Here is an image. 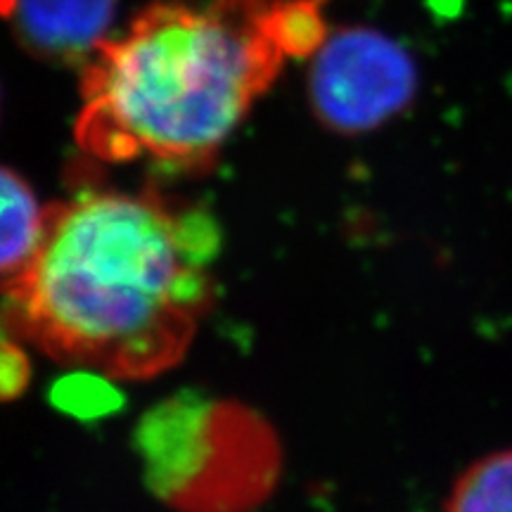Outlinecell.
I'll return each instance as SVG.
<instances>
[{
	"label": "cell",
	"instance_id": "obj_8",
	"mask_svg": "<svg viewBox=\"0 0 512 512\" xmlns=\"http://www.w3.org/2000/svg\"><path fill=\"white\" fill-rule=\"evenodd\" d=\"M31 380L27 351L15 339H0V401H12L24 394Z\"/></svg>",
	"mask_w": 512,
	"mask_h": 512
},
{
	"label": "cell",
	"instance_id": "obj_9",
	"mask_svg": "<svg viewBox=\"0 0 512 512\" xmlns=\"http://www.w3.org/2000/svg\"><path fill=\"white\" fill-rule=\"evenodd\" d=\"M8 5H10V0H0V17H3V12L8 10Z\"/></svg>",
	"mask_w": 512,
	"mask_h": 512
},
{
	"label": "cell",
	"instance_id": "obj_5",
	"mask_svg": "<svg viewBox=\"0 0 512 512\" xmlns=\"http://www.w3.org/2000/svg\"><path fill=\"white\" fill-rule=\"evenodd\" d=\"M114 12L117 0H10L3 17L38 60L86 64L110 38Z\"/></svg>",
	"mask_w": 512,
	"mask_h": 512
},
{
	"label": "cell",
	"instance_id": "obj_7",
	"mask_svg": "<svg viewBox=\"0 0 512 512\" xmlns=\"http://www.w3.org/2000/svg\"><path fill=\"white\" fill-rule=\"evenodd\" d=\"M446 512H512V448L467 467L453 484Z\"/></svg>",
	"mask_w": 512,
	"mask_h": 512
},
{
	"label": "cell",
	"instance_id": "obj_3",
	"mask_svg": "<svg viewBox=\"0 0 512 512\" xmlns=\"http://www.w3.org/2000/svg\"><path fill=\"white\" fill-rule=\"evenodd\" d=\"M152 494L176 512H254L283 475V446L264 415L235 399L176 394L136 427Z\"/></svg>",
	"mask_w": 512,
	"mask_h": 512
},
{
	"label": "cell",
	"instance_id": "obj_6",
	"mask_svg": "<svg viewBox=\"0 0 512 512\" xmlns=\"http://www.w3.org/2000/svg\"><path fill=\"white\" fill-rule=\"evenodd\" d=\"M48 209L31 185L0 166V283L22 271L34 256L46 228Z\"/></svg>",
	"mask_w": 512,
	"mask_h": 512
},
{
	"label": "cell",
	"instance_id": "obj_4",
	"mask_svg": "<svg viewBox=\"0 0 512 512\" xmlns=\"http://www.w3.org/2000/svg\"><path fill=\"white\" fill-rule=\"evenodd\" d=\"M418 64L392 36L370 27L332 31L311 55L309 105L339 136H361L387 124L415 100Z\"/></svg>",
	"mask_w": 512,
	"mask_h": 512
},
{
	"label": "cell",
	"instance_id": "obj_1",
	"mask_svg": "<svg viewBox=\"0 0 512 512\" xmlns=\"http://www.w3.org/2000/svg\"><path fill=\"white\" fill-rule=\"evenodd\" d=\"M219 245L202 209L81 192L48 207L34 256L0 283L3 328L83 375L150 380L183 361L209 316Z\"/></svg>",
	"mask_w": 512,
	"mask_h": 512
},
{
	"label": "cell",
	"instance_id": "obj_2",
	"mask_svg": "<svg viewBox=\"0 0 512 512\" xmlns=\"http://www.w3.org/2000/svg\"><path fill=\"white\" fill-rule=\"evenodd\" d=\"M287 0L157 3L88 57L76 143L102 162L207 166L290 57Z\"/></svg>",
	"mask_w": 512,
	"mask_h": 512
}]
</instances>
